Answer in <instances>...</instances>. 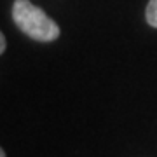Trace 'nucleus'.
<instances>
[{
	"mask_svg": "<svg viewBox=\"0 0 157 157\" xmlns=\"http://www.w3.org/2000/svg\"><path fill=\"white\" fill-rule=\"evenodd\" d=\"M0 157H6V152H4V148L0 147Z\"/></svg>",
	"mask_w": 157,
	"mask_h": 157,
	"instance_id": "20e7f679",
	"label": "nucleus"
},
{
	"mask_svg": "<svg viewBox=\"0 0 157 157\" xmlns=\"http://www.w3.org/2000/svg\"><path fill=\"white\" fill-rule=\"evenodd\" d=\"M12 19L16 26L33 40L52 42L59 37V26L54 19H51L40 7L30 0H14Z\"/></svg>",
	"mask_w": 157,
	"mask_h": 157,
	"instance_id": "f257e3e1",
	"label": "nucleus"
},
{
	"mask_svg": "<svg viewBox=\"0 0 157 157\" xmlns=\"http://www.w3.org/2000/svg\"><path fill=\"white\" fill-rule=\"evenodd\" d=\"M145 17H147V23L157 28V0H150L148 6H147V11H145Z\"/></svg>",
	"mask_w": 157,
	"mask_h": 157,
	"instance_id": "f03ea898",
	"label": "nucleus"
},
{
	"mask_svg": "<svg viewBox=\"0 0 157 157\" xmlns=\"http://www.w3.org/2000/svg\"><path fill=\"white\" fill-rule=\"evenodd\" d=\"M6 47H7V44H6V37H4V33L0 32V54L6 51Z\"/></svg>",
	"mask_w": 157,
	"mask_h": 157,
	"instance_id": "7ed1b4c3",
	"label": "nucleus"
}]
</instances>
